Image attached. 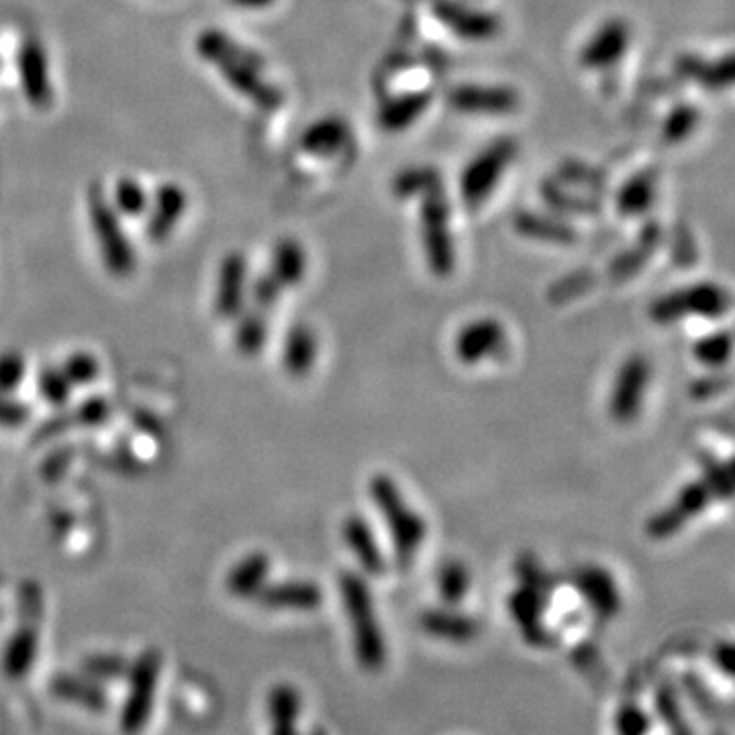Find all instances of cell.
<instances>
[{
	"instance_id": "1",
	"label": "cell",
	"mask_w": 735,
	"mask_h": 735,
	"mask_svg": "<svg viewBox=\"0 0 735 735\" xmlns=\"http://www.w3.org/2000/svg\"><path fill=\"white\" fill-rule=\"evenodd\" d=\"M338 591L343 611L350 621L352 644L359 667L368 672L382 670L389 658V646L378 619L370 584L364 574L354 570H343L338 576Z\"/></svg>"
},
{
	"instance_id": "2",
	"label": "cell",
	"mask_w": 735,
	"mask_h": 735,
	"mask_svg": "<svg viewBox=\"0 0 735 735\" xmlns=\"http://www.w3.org/2000/svg\"><path fill=\"white\" fill-rule=\"evenodd\" d=\"M368 495L389 531L394 565L401 570H409L428 540V521L410 507L396 480L384 472H378L370 479Z\"/></svg>"
},
{
	"instance_id": "3",
	"label": "cell",
	"mask_w": 735,
	"mask_h": 735,
	"mask_svg": "<svg viewBox=\"0 0 735 735\" xmlns=\"http://www.w3.org/2000/svg\"><path fill=\"white\" fill-rule=\"evenodd\" d=\"M417 199H419L421 241L429 270L438 278H447L456 268V250L449 225L452 208L442 180L423 190Z\"/></svg>"
},
{
	"instance_id": "4",
	"label": "cell",
	"mask_w": 735,
	"mask_h": 735,
	"mask_svg": "<svg viewBox=\"0 0 735 735\" xmlns=\"http://www.w3.org/2000/svg\"><path fill=\"white\" fill-rule=\"evenodd\" d=\"M730 308H732L730 291L718 282L705 280L658 296L648 308V315L658 326H672L688 317L715 321L725 317Z\"/></svg>"
},
{
	"instance_id": "5",
	"label": "cell",
	"mask_w": 735,
	"mask_h": 735,
	"mask_svg": "<svg viewBox=\"0 0 735 735\" xmlns=\"http://www.w3.org/2000/svg\"><path fill=\"white\" fill-rule=\"evenodd\" d=\"M519 152L514 137H496L474 155L460 176V197L468 206H480L491 199L503 176L511 168Z\"/></svg>"
},
{
	"instance_id": "6",
	"label": "cell",
	"mask_w": 735,
	"mask_h": 735,
	"mask_svg": "<svg viewBox=\"0 0 735 735\" xmlns=\"http://www.w3.org/2000/svg\"><path fill=\"white\" fill-rule=\"evenodd\" d=\"M162 672L160 651L150 648L141 651L136 662L129 667V690L121 709V727L125 732H141L154 713L157 683Z\"/></svg>"
},
{
	"instance_id": "7",
	"label": "cell",
	"mask_w": 735,
	"mask_h": 735,
	"mask_svg": "<svg viewBox=\"0 0 735 735\" xmlns=\"http://www.w3.org/2000/svg\"><path fill=\"white\" fill-rule=\"evenodd\" d=\"M713 500H715L713 491L702 477L686 482L668 507L651 515L646 523V535L654 542H664L674 537L693 519L705 514Z\"/></svg>"
},
{
	"instance_id": "8",
	"label": "cell",
	"mask_w": 735,
	"mask_h": 735,
	"mask_svg": "<svg viewBox=\"0 0 735 735\" xmlns=\"http://www.w3.org/2000/svg\"><path fill=\"white\" fill-rule=\"evenodd\" d=\"M549 595L528 584H517L507 597V613L514 619L523 642L531 648L547 650L558 644V633L549 630L544 621Z\"/></svg>"
},
{
	"instance_id": "9",
	"label": "cell",
	"mask_w": 735,
	"mask_h": 735,
	"mask_svg": "<svg viewBox=\"0 0 735 735\" xmlns=\"http://www.w3.org/2000/svg\"><path fill=\"white\" fill-rule=\"evenodd\" d=\"M650 380V359L642 354H633L619 366L609 394V415L616 423L628 426L639 417Z\"/></svg>"
},
{
	"instance_id": "10",
	"label": "cell",
	"mask_w": 735,
	"mask_h": 735,
	"mask_svg": "<svg viewBox=\"0 0 735 735\" xmlns=\"http://www.w3.org/2000/svg\"><path fill=\"white\" fill-rule=\"evenodd\" d=\"M570 584L600 621H611L621 613L623 597L616 576L607 568L599 565L579 566L570 574Z\"/></svg>"
},
{
	"instance_id": "11",
	"label": "cell",
	"mask_w": 735,
	"mask_h": 735,
	"mask_svg": "<svg viewBox=\"0 0 735 735\" xmlns=\"http://www.w3.org/2000/svg\"><path fill=\"white\" fill-rule=\"evenodd\" d=\"M447 104L464 115L503 117L519 106V94L505 85H458L447 92Z\"/></svg>"
},
{
	"instance_id": "12",
	"label": "cell",
	"mask_w": 735,
	"mask_h": 735,
	"mask_svg": "<svg viewBox=\"0 0 735 735\" xmlns=\"http://www.w3.org/2000/svg\"><path fill=\"white\" fill-rule=\"evenodd\" d=\"M507 347V331L495 317L474 319L456 333L454 354L464 366H479Z\"/></svg>"
},
{
	"instance_id": "13",
	"label": "cell",
	"mask_w": 735,
	"mask_h": 735,
	"mask_svg": "<svg viewBox=\"0 0 735 735\" xmlns=\"http://www.w3.org/2000/svg\"><path fill=\"white\" fill-rule=\"evenodd\" d=\"M632 43V29L623 18H609L595 34L586 39L579 53V64L584 69L613 68L619 64Z\"/></svg>"
},
{
	"instance_id": "14",
	"label": "cell",
	"mask_w": 735,
	"mask_h": 735,
	"mask_svg": "<svg viewBox=\"0 0 735 735\" xmlns=\"http://www.w3.org/2000/svg\"><path fill=\"white\" fill-rule=\"evenodd\" d=\"M433 15L452 34L466 41H489L500 31V21L496 15L472 9L460 0H435Z\"/></svg>"
},
{
	"instance_id": "15",
	"label": "cell",
	"mask_w": 735,
	"mask_h": 735,
	"mask_svg": "<svg viewBox=\"0 0 735 735\" xmlns=\"http://www.w3.org/2000/svg\"><path fill=\"white\" fill-rule=\"evenodd\" d=\"M342 540L347 549L354 554L362 572L366 576L380 579L389 570L386 554L378 542L377 533L364 515H347L342 521Z\"/></svg>"
},
{
	"instance_id": "16",
	"label": "cell",
	"mask_w": 735,
	"mask_h": 735,
	"mask_svg": "<svg viewBox=\"0 0 735 735\" xmlns=\"http://www.w3.org/2000/svg\"><path fill=\"white\" fill-rule=\"evenodd\" d=\"M259 607L268 611H296L311 613L321 609L324 591L317 582L294 581L266 582L264 588L256 595Z\"/></svg>"
},
{
	"instance_id": "17",
	"label": "cell",
	"mask_w": 735,
	"mask_h": 735,
	"mask_svg": "<svg viewBox=\"0 0 735 735\" xmlns=\"http://www.w3.org/2000/svg\"><path fill=\"white\" fill-rule=\"evenodd\" d=\"M421 630L442 642H449L456 646L470 644L479 637L480 621L470 613H464L454 605L433 607L419 616Z\"/></svg>"
},
{
	"instance_id": "18",
	"label": "cell",
	"mask_w": 735,
	"mask_h": 735,
	"mask_svg": "<svg viewBox=\"0 0 735 735\" xmlns=\"http://www.w3.org/2000/svg\"><path fill=\"white\" fill-rule=\"evenodd\" d=\"M431 103H433V94L429 90H417V92H405V94L393 97L380 104L377 115L378 125L386 134H401L421 119Z\"/></svg>"
},
{
	"instance_id": "19",
	"label": "cell",
	"mask_w": 735,
	"mask_h": 735,
	"mask_svg": "<svg viewBox=\"0 0 735 735\" xmlns=\"http://www.w3.org/2000/svg\"><path fill=\"white\" fill-rule=\"evenodd\" d=\"M248 296V264L241 256H229L223 262L217 289V313L223 319H238Z\"/></svg>"
},
{
	"instance_id": "20",
	"label": "cell",
	"mask_w": 735,
	"mask_h": 735,
	"mask_svg": "<svg viewBox=\"0 0 735 735\" xmlns=\"http://www.w3.org/2000/svg\"><path fill=\"white\" fill-rule=\"evenodd\" d=\"M50 688H52L53 697L72 702V705H78L86 711L103 713L109 709L106 690L101 686V683L88 679L86 674H69V672L58 674V676H53Z\"/></svg>"
},
{
	"instance_id": "21",
	"label": "cell",
	"mask_w": 735,
	"mask_h": 735,
	"mask_svg": "<svg viewBox=\"0 0 735 735\" xmlns=\"http://www.w3.org/2000/svg\"><path fill=\"white\" fill-rule=\"evenodd\" d=\"M270 568H273V562H270L268 554H264V552L248 554L227 574L225 586H227L229 595H233L238 599H256L257 593L268 582Z\"/></svg>"
},
{
	"instance_id": "22",
	"label": "cell",
	"mask_w": 735,
	"mask_h": 735,
	"mask_svg": "<svg viewBox=\"0 0 735 735\" xmlns=\"http://www.w3.org/2000/svg\"><path fill=\"white\" fill-rule=\"evenodd\" d=\"M319 342L315 331L307 326H292L284 335L282 368L292 378H305L315 368Z\"/></svg>"
},
{
	"instance_id": "23",
	"label": "cell",
	"mask_w": 735,
	"mask_h": 735,
	"mask_svg": "<svg viewBox=\"0 0 735 735\" xmlns=\"http://www.w3.org/2000/svg\"><path fill=\"white\" fill-rule=\"evenodd\" d=\"M37 651H39V633L34 625H21L17 632L11 635L2 651L0 660L2 672L13 681L25 679L34 668Z\"/></svg>"
},
{
	"instance_id": "24",
	"label": "cell",
	"mask_w": 735,
	"mask_h": 735,
	"mask_svg": "<svg viewBox=\"0 0 735 735\" xmlns=\"http://www.w3.org/2000/svg\"><path fill=\"white\" fill-rule=\"evenodd\" d=\"M352 139L347 121L329 115L311 125L303 137V148L313 155H335L345 150Z\"/></svg>"
},
{
	"instance_id": "25",
	"label": "cell",
	"mask_w": 735,
	"mask_h": 735,
	"mask_svg": "<svg viewBox=\"0 0 735 735\" xmlns=\"http://www.w3.org/2000/svg\"><path fill=\"white\" fill-rule=\"evenodd\" d=\"M303 711V699L296 686L289 683L276 684L268 695V718L274 734L292 735L299 730Z\"/></svg>"
},
{
	"instance_id": "26",
	"label": "cell",
	"mask_w": 735,
	"mask_h": 735,
	"mask_svg": "<svg viewBox=\"0 0 735 735\" xmlns=\"http://www.w3.org/2000/svg\"><path fill=\"white\" fill-rule=\"evenodd\" d=\"M658 178L650 170L637 172L619 189L616 197L617 211L625 217H637L650 211L656 201Z\"/></svg>"
},
{
	"instance_id": "27",
	"label": "cell",
	"mask_w": 735,
	"mask_h": 735,
	"mask_svg": "<svg viewBox=\"0 0 735 735\" xmlns=\"http://www.w3.org/2000/svg\"><path fill=\"white\" fill-rule=\"evenodd\" d=\"M679 69L686 78H695L711 90L727 88L734 83V60L730 53L718 62H701L697 55H683L679 60Z\"/></svg>"
},
{
	"instance_id": "28",
	"label": "cell",
	"mask_w": 735,
	"mask_h": 735,
	"mask_svg": "<svg viewBox=\"0 0 735 735\" xmlns=\"http://www.w3.org/2000/svg\"><path fill=\"white\" fill-rule=\"evenodd\" d=\"M270 273L276 276V280L284 287H299L307 274V256L305 250L301 248V243L296 241L284 240L280 241L274 250L273 270Z\"/></svg>"
},
{
	"instance_id": "29",
	"label": "cell",
	"mask_w": 735,
	"mask_h": 735,
	"mask_svg": "<svg viewBox=\"0 0 735 735\" xmlns=\"http://www.w3.org/2000/svg\"><path fill=\"white\" fill-rule=\"evenodd\" d=\"M268 319L264 311H241L236 327V347L243 356L254 358L268 343Z\"/></svg>"
},
{
	"instance_id": "30",
	"label": "cell",
	"mask_w": 735,
	"mask_h": 735,
	"mask_svg": "<svg viewBox=\"0 0 735 735\" xmlns=\"http://www.w3.org/2000/svg\"><path fill=\"white\" fill-rule=\"evenodd\" d=\"M472 576L468 566L460 560H445L435 574V591L444 605L458 607L470 593Z\"/></svg>"
},
{
	"instance_id": "31",
	"label": "cell",
	"mask_w": 735,
	"mask_h": 735,
	"mask_svg": "<svg viewBox=\"0 0 735 735\" xmlns=\"http://www.w3.org/2000/svg\"><path fill=\"white\" fill-rule=\"evenodd\" d=\"M654 707L656 715L667 725L668 732L676 735L693 734V727L688 725L684 715L683 697L676 684H660L654 693Z\"/></svg>"
},
{
	"instance_id": "32",
	"label": "cell",
	"mask_w": 735,
	"mask_h": 735,
	"mask_svg": "<svg viewBox=\"0 0 735 735\" xmlns=\"http://www.w3.org/2000/svg\"><path fill=\"white\" fill-rule=\"evenodd\" d=\"M679 688L684 697L695 707V711L707 721H723V705L715 697V693L709 688V684L702 681L697 672L686 670L679 679Z\"/></svg>"
},
{
	"instance_id": "33",
	"label": "cell",
	"mask_w": 735,
	"mask_h": 735,
	"mask_svg": "<svg viewBox=\"0 0 735 735\" xmlns=\"http://www.w3.org/2000/svg\"><path fill=\"white\" fill-rule=\"evenodd\" d=\"M697 464L701 468V477L713 491L715 500H730L734 496V470L732 464L715 456L709 449H701L697 454Z\"/></svg>"
},
{
	"instance_id": "34",
	"label": "cell",
	"mask_w": 735,
	"mask_h": 735,
	"mask_svg": "<svg viewBox=\"0 0 735 735\" xmlns=\"http://www.w3.org/2000/svg\"><path fill=\"white\" fill-rule=\"evenodd\" d=\"M515 225L521 236L531 238V240L552 241V243H572L576 240V233L568 225L556 221L552 217L521 213Z\"/></svg>"
},
{
	"instance_id": "35",
	"label": "cell",
	"mask_w": 735,
	"mask_h": 735,
	"mask_svg": "<svg viewBox=\"0 0 735 735\" xmlns=\"http://www.w3.org/2000/svg\"><path fill=\"white\" fill-rule=\"evenodd\" d=\"M732 352H734V340H732V333L727 329L707 333L693 345L695 359L701 366L711 368V370L723 368L732 358Z\"/></svg>"
},
{
	"instance_id": "36",
	"label": "cell",
	"mask_w": 735,
	"mask_h": 735,
	"mask_svg": "<svg viewBox=\"0 0 735 735\" xmlns=\"http://www.w3.org/2000/svg\"><path fill=\"white\" fill-rule=\"evenodd\" d=\"M658 240H660V231L658 229H650L644 240L639 245H635L630 252H623L613 259L609 273L613 276V280L621 282V280H628L632 278L633 274L639 273L648 259H650L651 254L656 252L658 248Z\"/></svg>"
},
{
	"instance_id": "37",
	"label": "cell",
	"mask_w": 735,
	"mask_h": 735,
	"mask_svg": "<svg viewBox=\"0 0 735 735\" xmlns=\"http://www.w3.org/2000/svg\"><path fill=\"white\" fill-rule=\"evenodd\" d=\"M131 662L119 654H92L83 660V674L97 683H117L127 679Z\"/></svg>"
},
{
	"instance_id": "38",
	"label": "cell",
	"mask_w": 735,
	"mask_h": 735,
	"mask_svg": "<svg viewBox=\"0 0 735 735\" xmlns=\"http://www.w3.org/2000/svg\"><path fill=\"white\" fill-rule=\"evenodd\" d=\"M701 123V113L697 106L683 103L676 104L662 123V137L667 143H683L697 131Z\"/></svg>"
},
{
	"instance_id": "39",
	"label": "cell",
	"mask_w": 735,
	"mask_h": 735,
	"mask_svg": "<svg viewBox=\"0 0 735 735\" xmlns=\"http://www.w3.org/2000/svg\"><path fill=\"white\" fill-rule=\"evenodd\" d=\"M72 382H69L66 375L62 372V368L55 366H46L39 377H37V391L39 396L43 398V403H48L53 409H64L72 398Z\"/></svg>"
},
{
	"instance_id": "40",
	"label": "cell",
	"mask_w": 735,
	"mask_h": 735,
	"mask_svg": "<svg viewBox=\"0 0 735 735\" xmlns=\"http://www.w3.org/2000/svg\"><path fill=\"white\" fill-rule=\"evenodd\" d=\"M440 180V174L429 166H417L401 172L394 180L393 190L398 199H417L423 190Z\"/></svg>"
},
{
	"instance_id": "41",
	"label": "cell",
	"mask_w": 735,
	"mask_h": 735,
	"mask_svg": "<svg viewBox=\"0 0 735 735\" xmlns=\"http://www.w3.org/2000/svg\"><path fill=\"white\" fill-rule=\"evenodd\" d=\"M515 576L521 584H528L533 588H540L547 595H552L554 586H556V579L547 572L544 566L540 565V560L533 554H521L515 562Z\"/></svg>"
},
{
	"instance_id": "42",
	"label": "cell",
	"mask_w": 735,
	"mask_h": 735,
	"mask_svg": "<svg viewBox=\"0 0 735 735\" xmlns=\"http://www.w3.org/2000/svg\"><path fill=\"white\" fill-rule=\"evenodd\" d=\"M62 372L72 382V386H88L101 375V364L88 352H76L62 364Z\"/></svg>"
},
{
	"instance_id": "43",
	"label": "cell",
	"mask_w": 735,
	"mask_h": 735,
	"mask_svg": "<svg viewBox=\"0 0 735 735\" xmlns=\"http://www.w3.org/2000/svg\"><path fill=\"white\" fill-rule=\"evenodd\" d=\"M109 417H111V403L101 394L88 396L72 413L74 426H80V428H101L109 421Z\"/></svg>"
},
{
	"instance_id": "44",
	"label": "cell",
	"mask_w": 735,
	"mask_h": 735,
	"mask_svg": "<svg viewBox=\"0 0 735 735\" xmlns=\"http://www.w3.org/2000/svg\"><path fill=\"white\" fill-rule=\"evenodd\" d=\"M616 730L621 735H644L651 730V718L635 702L621 705L616 713Z\"/></svg>"
},
{
	"instance_id": "45",
	"label": "cell",
	"mask_w": 735,
	"mask_h": 735,
	"mask_svg": "<svg viewBox=\"0 0 735 735\" xmlns=\"http://www.w3.org/2000/svg\"><path fill=\"white\" fill-rule=\"evenodd\" d=\"M27 364L18 352L0 354V393L11 394L25 382Z\"/></svg>"
},
{
	"instance_id": "46",
	"label": "cell",
	"mask_w": 735,
	"mask_h": 735,
	"mask_svg": "<svg viewBox=\"0 0 735 735\" xmlns=\"http://www.w3.org/2000/svg\"><path fill=\"white\" fill-rule=\"evenodd\" d=\"M593 284V276L588 273H576L572 276H566L562 280L554 282L552 289L547 291V299L556 305H562V303H568L572 299H576L579 294H582L584 291H588Z\"/></svg>"
},
{
	"instance_id": "47",
	"label": "cell",
	"mask_w": 735,
	"mask_h": 735,
	"mask_svg": "<svg viewBox=\"0 0 735 735\" xmlns=\"http://www.w3.org/2000/svg\"><path fill=\"white\" fill-rule=\"evenodd\" d=\"M31 415H34L31 407L25 401L13 398L11 394L0 393V428H25L31 421Z\"/></svg>"
},
{
	"instance_id": "48",
	"label": "cell",
	"mask_w": 735,
	"mask_h": 735,
	"mask_svg": "<svg viewBox=\"0 0 735 735\" xmlns=\"http://www.w3.org/2000/svg\"><path fill=\"white\" fill-rule=\"evenodd\" d=\"M732 389V378L727 375H721V372H711L707 377H699L697 380L690 382L688 386V394L693 401H711L715 396H721V394L727 393Z\"/></svg>"
},
{
	"instance_id": "49",
	"label": "cell",
	"mask_w": 735,
	"mask_h": 735,
	"mask_svg": "<svg viewBox=\"0 0 735 735\" xmlns=\"http://www.w3.org/2000/svg\"><path fill=\"white\" fill-rule=\"evenodd\" d=\"M282 291H284V287L276 280V276L273 273H268L259 276L256 282H254L252 299H254L257 308L266 311V308L274 307L278 303Z\"/></svg>"
},
{
	"instance_id": "50",
	"label": "cell",
	"mask_w": 735,
	"mask_h": 735,
	"mask_svg": "<svg viewBox=\"0 0 735 735\" xmlns=\"http://www.w3.org/2000/svg\"><path fill=\"white\" fill-rule=\"evenodd\" d=\"M74 426V419H72V413H66L64 409H58L55 415H52L50 419H46L37 431H35V442H48V440H53L58 435H62L64 431H68L69 428Z\"/></svg>"
},
{
	"instance_id": "51",
	"label": "cell",
	"mask_w": 735,
	"mask_h": 735,
	"mask_svg": "<svg viewBox=\"0 0 735 735\" xmlns=\"http://www.w3.org/2000/svg\"><path fill=\"white\" fill-rule=\"evenodd\" d=\"M711 662L723 676L734 679L735 651L732 642H719L711 651Z\"/></svg>"
},
{
	"instance_id": "52",
	"label": "cell",
	"mask_w": 735,
	"mask_h": 735,
	"mask_svg": "<svg viewBox=\"0 0 735 735\" xmlns=\"http://www.w3.org/2000/svg\"><path fill=\"white\" fill-rule=\"evenodd\" d=\"M139 197H141V194H139V189H137L136 185H131V190H127V192H121V201H123V203H127L131 211H136L137 206H139V203H141V199H139Z\"/></svg>"
}]
</instances>
